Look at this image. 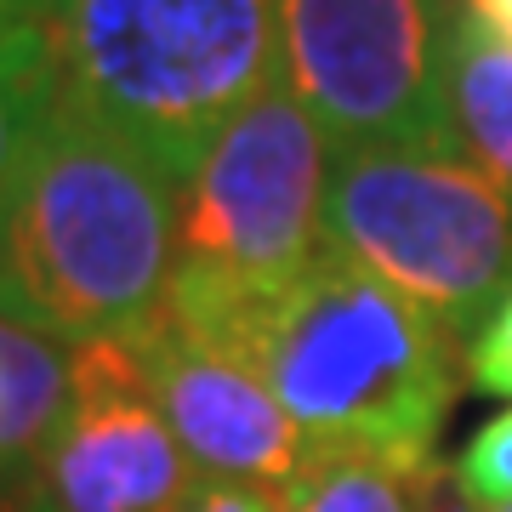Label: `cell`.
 <instances>
[{"label":"cell","mask_w":512,"mask_h":512,"mask_svg":"<svg viewBox=\"0 0 512 512\" xmlns=\"http://www.w3.org/2000/svg\"><path fill=\"white\" fill-rule=\"evenodd\" d=\"M285 512H478L461 495L456 473L393 467L365 450H319L308 444L302 467L285 484Z\"/></svg>","instance_id":"9"},{"label":"cell","mask_w":512,"mask_h":512,"mask_svg":"<svg viewBox=\"0 0 512 512\" xmlns=\"http://www.w3.org/2000/svg\"><path fill=\"white\" fill-rule=\"evenodd\" d=\"M450 126L461 160H473L501 194L512 200V46L456 0L450 23Z\"/></svg>","instance_id":"10"},{"label":"cell","mask_w":512,"mask_h":512,"mask_svg":"<svg viewBox=\"0 0 512 512\" xmlns=\"http://www.w3.org/2000/svg\"><path fill=\"white\" fill-rule=\"evenodd\" d=\"M120 342L137 353L171 433L200 467V478H234V484H268V490L291 484V473L308 456V439L296 433L274 387L251 365L188 336L165 308Z\"/></svg>","instance_id":"8"},{"label":"cell","mask_w":512,"mask_h":512,"mask_svg":"<svg viewBox=\"0 0 512 512\" xmlns=\"http://www.w3.org/2000/svg\"><path fill=\"white\" fill-rule=\"evenodd\" d=\"M57 109H63V86H57V52L46 23L6 29L0 35V194L52 131Z\"/></svg>","instance_id":"12"},{"label":"cell","mask_w":512,"mask_h":512,"mask_svg":"<svg viewBox=\"0 0 512 512\" xmlns=\"http://www.w3.org/2000/svg\"><path fill=\"white\" fill-rule=\"evenodd\" d=\"M456 484L478 512L512 507V410L490 416L456 456Z\"/></svg>","instance_id":"13"},{"label":"cell","mask_w":512,"mask_h":512,"mask_svg":"<svg viewBox=\"0 0 512 512\" xmlns=\"http://www.w3.org/2000/svg\"><path fill=\"white\" fill-rule=\"evenodd\" d=\"M57 6H69V0H46V18H52V12H57ZM46 18H40V23H46Z\"/></svg>","instance_id":"18"},{"label":"cell","mask_w":512,"mask_h":512,"mask_svg":"<svg viewBox=\"0 0 512 512\" xmlns=\"http://www.w3.org/2000/svg\"><path fill=\"white\" fill-rule=\"evenodd\" d=\"M456 0H279L285 86L330 154H461L450 126Z\"/></svg>","instance_id":"6"},{"label":"cell","mask_w":512,"mask_h":512,"mask_svg":"<svg viewBox=\"0 0 512 512\" xmlns=\"http://www.w3.org/2000/svg\"><path fill=\"white\" fill-rule=\"evenodd\" d=\"M177 512H285V495L268 484H234V478H200L177 501Z\"/></svg>","instance_id":"15"},{"label":"cell","mask_w":512,"mask_h":512,"mask_svg":"<svg viewBox=\"0 0 512 512\" xmlns=\"http://www.w3.org/2000/svg\"><path fill=\"white\" fill-rule=\"evenodd\" d=\"M461 6H467L484 29H495V35L512 46V0H461Z\"/></svg>","instance_id":"16"},{"label":"cell","mask_w":512,"mask_h":512,"mask_svg":"<svg viewBox=\"0 0 512 512\" xmlns=\"http://www.w3.org/2000/svg\"><path fill=\"white\" fill-rule=\"evenodd\" d=\"M69 399V348L0 313V478L29 473Z\"/></svg>","instance_id":"11"},{"label":"cell","mask_w":512,"mask_h":512,"mask_svg":"<svg viewBox=\"0 0 512 512\" xmlns=\"http://www.w3.org/2000/svg\"><path fill=\"white\" fill-rule=\"evenodd\" d=\"M467 370H473V387H478V393L512 399V296L490 313V325L473 336Z\"/></svg>","instance_id":"14"},{"label":"cell","mask_w":512,"mask_h":512,"mask_svg":"<svg viewBox=\"0 0 512 512\" xmlns=\"http://www.w3.org/2000/svg\"><path fill=\"white\" fill-rule=\"evenodd\" d=\"M63 109L177 183L228 120L285 80L279 0H69L46 18Z\"/></svg>","instance_id":"3"},{"label":"cell","mask_w":512,"mask_h":512,"mask_svg":"<svg viewBox=\"0 0 512 512\" xmlns=\"http://www.w3.org/2000/svg\"><path fill=\"white\" fill-rule=\"evenodd\" d=\"M165 313L188 336L251 365L308 444L365 450L393 467H433L461 387V336L336 245L268 302Z\"/></svg>","instance_id":"1"},{"label":"cell","mask_w":512,"mask_h":512,"mask_svg":"<svg viewBox=\"0 0 512 512\" xmlns=\"http://www.w3.org/2000/svg\"><path fill=\"white\" fill-rule=\"evenodd\" d=\"M325 245L456 336L512 296V200L461 154H330Z\"/></svg>","instance_id":"5"},{"label":"cell","mask_w":512,"mask_h":512,"mask_svg":"<svg viewBox=\"0 0 512 512\" xmlns=\"http://www.w3.org/2000/svg\"><path fill=\"white\" fill-rule=\"evenodd\" d=\"M330 143L279 80L211 137L177 200V274L165 302L183 313L268 302L325 251Z\"/></svg>","instance_id":"4"},{"label":"cell","mask_w":512,"mask_h":512,"mask_svg":"<svg viewBox=\"0 0 512 512\" xmlns=\"http://www.w3.org/2000/svg\"><path fill=\"white\" fill-rule=\"evenodd\" d=\"M200 467L120 336L69 348V399L6 512H177Z\"/></svg>","instance_id":"7"},{"label":"cell","mask_w":512,"mask_h":512,"mask_svg":"<svg viewBox=\"0 0 512 512\" xmlns=\"http://www.w3.org/2000/svg\"><path fill=\"white\" fill-rule=\"evenodd\" d=\"M46 18V0H0V35L6 29H23V23Z\"/></svg>","instance_id":"17"},{"label":"cell","mask_w":512,"mask_h":512,"mask_svg":"<svg viewBox=\"0 0 512 512\" xmlns=\"http://www.w3.org/2000/svg\"><path fill=\"white\" fill-rule=\"evenodd\" d=\"M495 512H512V507H495Z\"/></svg>","instance_id":"19"},{"label":"cell","mask_w":512,"mask_h":512,"mask_svg":"<svg viewBox=\"0 0 512 512\" xmlns=\"http://www.w3.org/2000/svg\"><path fill=\"white\" fill-rule=\"evenodd\" d=\"M177 200L160 160L57 109L0 194V313L63 348L131 336L177 274Z\"/></svg>","instance_id":"2"}]
</instances>
